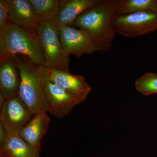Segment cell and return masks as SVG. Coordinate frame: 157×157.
I'll return each instance as SVG.
<instances>
[{
	"instance_id": "cell-17",
	"label": "cell",
	"mask_w": 157,
	"mask_h": 157,
	"mask_svg": "<svg viewBox=\"0 0 157 157\" xmlns=\"http://www.w3.org/2000/svg\"><path fill=\"white\" fill-rule=\"evenodd\" d=\"M135 86L137 91L144 95L157 94V73H145L136 79Z\"/></svg>"
},
{
	"instance_id": "cell-1",
	"label": "cell",
	"mask_w": 157,
	"mask_h": 157,
	"mask_svg": "<svg viewBox=\"0 0 157 157\" xmlns=\"http://www.w3.org/2000/svg\"><path fill=\"white\" fill-rule=\"evenodd\" d=\"M124 2L125 0H100L79 15L72 26L87 32L98 51L105 53L112 47L115 37L113 20Z\"/></svg>"
},
{
	"instance_id": "cell-4",
	"label": "cell",
	"mask_w": 157,
	"mask_h": 157,
	"mask_svg": "<svg viewBox=\"0 0 157 157\" xmlns=\"http://www.w3.org/2000/svg\"><path fill=\"white\" fill-rule=\"evenodd\" d=\"M38 36L43 49L45 66L49 70L70 72V55L62 46L59 29L53 21L42 22L38 29Z\"/></svg>"
},
{
	"instance_id": "cell-16",
	"label": "cell",
	"mask_w": 157,
	"mask_h": 157,
	"mask_svg": "<svg viewBox=\"0 0 157 157\" xmlns=\"http://www.w3.org/2000/svg\"><path fill=\"white\" fill-rule=\"evenodd\" d=\"M149 11H157V0H125L117 15Z\"/></svg>"
},
{
	"instance_id": "cell-11",
	"label": "cell",
	"mask_w": 157,
	"mask_h": 157,
	"mask_svg": "<svg viewBox=\"0 0 157 157\" xmlns=\"http://www.w3.org/2000/svg\"><path fill=\"white\" fill-rule=\"evenodd\" d=\"M49 79L50 82L68 93L85 99L91 90L83 76L73 75L70 72L49 70Z\"/></svg>"
},
{
	"instance_id": "cell-14",
	"label": "cell",
	"mask_w": 157,
	"mask_h": 157,
	"mask_svg": "<svg viewBox=\"0 0 157 157\" xmlns=\"http://www.w3.org/2000/svg\"><path fill=\"white\" fill-rule=\"evenodd\" d=\"M1 157H39L19 133H7L5 143L0 147Z\"/></svg>"
},
{
	"instance_id": "cell-10",
	"label": "cell",
	"mask_w": 157,
	"mask_h": 157,
	"mask_svg": "<svg viewBox=\"0 0 157 157\" xmlns=\"http://www.w3.org/2000/svg\"><path fill=\"white\" fill-rule=\"evenodd\" d=\"M19 70L14 59L0 57V94L5 100L19 94Z\"/></svg>"
},
{
	"instance_id": "cell-2",
	"label": "cell",
	"mask_w": 157,
	"mask_h": 157,
	"mask_svg": "<svg viewBox=\"0 0 157 157\" xmlns=\"http://www.w3.org/2000/svg\"><path fill=\"white\" fill-rule=\"evenodd\" d=\"M13 59L20 73V96L33 115L48 112L45 89L49 82V69L44 65L35 63L22 55H17Z\"/></svg>"
},
{
	"instance_id": "cell-6",
	"label": "cell",
	"mask_w": 157,
	"mask_h": 157,
	"mask_svg": "<svg viewBox=\"0 0 157 157\" xmlns=\"http://www.w3.org/2000/svg\"><path fill=\"white\" fill-rule=\"evenodd\" d=\"M33 116L18 94L5 100L1 107V124L7 133H19Z\"/></svg>"
},
{
	"instance_id": "cell-19",
	"label": "cell",
	"mask_w": 157,
	"mask_h": 157,
	"mask_svg": "<svg viewBox=\"0 0 157 157\" xmlns=\"http://www.w3.org/2000/svg\"></svg>"
},
{
	"instance_id": "cell-18",
	"label": "cell",
	"mask_w": 157,
	"mask_h": 157,
	"mask_svg": "<svg viewBox=\"0 0 157 157\" xmlns=\"http://www.w3.org/2000/svg\"><path fill=\"white\" fill-rule=\"evenodd\" d=\"M10 22L6 0H0V32H2Z\"/></svg>"
},
{
	"instance_id": "cell-13",
	"label": "cell",
	"mask_w": 157,
	"mask_h": 157,
	"mask_svg": "<svg viewBox=\"0 0 157 157\" xmlns=\"http://www.w3.org/2000/svg\"><path fill=\"white\" fill-rule=\"evenodd\" d=\"M50 121L47 113L36 114L19 132L23 139L30 145L39 156L41 141L47 132Z\"/></svg>"
},
{
	"instance_id": "cell-8",
	"label": "cell",
	"mask_w": 157,
	"mask_h": 157,
	"mask_svg": "<svg viewBox=\"0 0 157 157\" xmlns=\"http://www.w3.org/2000/svg\"><path fill=\"white\" fill-rule=\"evenodd\" d=\"M9 20L13 24L38 36L42 22L33 9L29 0H6Z\"/></svg>"
},
{
	"instance_id": "cell-9",
	"label": "cell",
	"mask_w": 157,
	"mask_h": 157,
	"mask_svg": "<svg viewBox=\"0 0 157 157\" xmlns=\"http://www.w3.org/2000/svg\"><path fill=\"white\" fill-rule=\"evenodd\" d=\"M45 93L49 109L48 112L56 117L63 118L85 99L68 93L50 81L46 85Z\"/></svg>"
},
{
	"instance_id": "cell-5",
	"label": "cell",
	"mask_w": 157,
	"mask_h": 157,
	"mask_svg": "<svg viewBox=\"0 0 157 157\" xmlns=\"http://www.w3.org/2000/svg\"><path fill=\"white\" fill-rule=\"evenodd\" d=\"M112 24L116 33L124 37L143 36L157 30V11L116 15Z\"/></svg>"
},
{
	"instance_id": "cell-7",
	"label": "cell",
	"mask_w": 157,
	"mask_h": 157,
	"mask_svg": "<svg viewBox=\"0 0 157 157\" xmlns=\"http://www.w3.org/2000/svg\"><path fill=\"white\" fill-rule=\"evenodd\" d=\"M59 32L62 46L69 55L79 58L98 51L92 38L86 31L68 25L60 28Z\"/></svg>"
},
{
	"instance_id": "cell-12",
	"label": "cell",
	"mask_w": 157,
	"mask_h": 157,
	"mask_svg": "<svg viewBox=\"0 0 157 157\" xmlns=\"http://www.w3.org/2000/svg\"><path fill=\"white\" fill-rule=\"evenodd\" d=\"M100 0H60L56 17L52 21L59 29L71 26L76 18L86 10L94 6Z\"/></svg>"
},
{
	"instance_id": "cell-3",
	"label": "cell",
	"mask_w": 157,
	"mask_h": 157,
	"mask_svg": "<svg viewBox=\"0 0 157 157\" xmlns=\"http://www.w3.org/2000/svg\"><path fill=\"white\" fill-rule=\"evenodd\" d=\"M19 54L29 57L35 63L45 66L38 36L10 22L0 32V57L13 59Z\"/></svg>"
},
{
	"instance_id": "cell-15",
	"label": "cell",
	"mask_w": 157,
	"mask_h": 157,
	"mask_svg": "<svg viewBox=\"0 0 157 157\" xmlns=\"http://www.w3.org/2000/svg\"><path fill=\"white\" fill-rule=\"evenodd\" d=\"M37 16L42 21H52L59 8L60 0H29Z\"/></svg>"
}]
</instances>
